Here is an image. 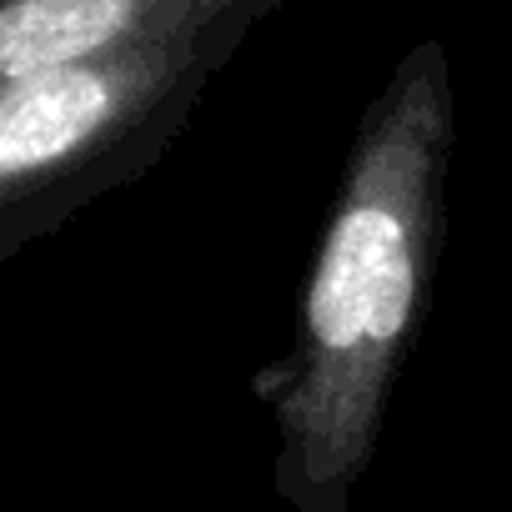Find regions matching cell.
Listing matches in <instances>:
<instances>
[{
  "label": "cell",
  "instance_id": "cell-1",
  "mask_svg": "<svg viewBox=\"0 0 512 512\" xmlns=\"http://www.w3.org/2000/svg\"><path fill=\"white\" fill-rule=\"evenodd\" d=\"M447 166L452 71L442 41H417L362 111L292 347L256 377L277 427L272 487L292 512H352L357 502L432 297Z\"/></svg>",
  "mask_w": 512,
  "mask_h": 512
}]
</instances>
